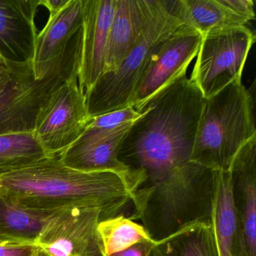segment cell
I'll return each instance as SVG.
<instances>
[{
    "label": "cell",
    "mask_w": 256,
    "mask_h": 256,
    "mask_svg": "<svg viewBox=\"0 0 256 256\" xmlns=\"http://www.w3.org/2000/svg\"><path fill=\"white\" fill-rule=\"evenodd\" d=\"M148 8L149 0H116L104 73L114 71L134 47L146 23Z\"/></svg>",
    "instance_id": "obj_16"
},
{
    "label": "cell",
    "mask_w": 256,
    "mask_h": 256,
    "mask_svg": "<svg viewBox=\"0 0 256 256\" xmlns=\"http://www.w3.org/2000/svg\"><path fill=\"white\" fill-rule=\"evenodd\" d=\"M256 136L238 151L229 167L241 256H256Z\"/></svg>",
    "instance_id": "obj_12"
},
{
    "label": "cell",
    "mask_w": 256,
    "mask_h": 256,
    "mask_svg": "<svg viewBox=\"0 0 256 256\" xmlns=\"http://www.w3.org/2000/svg\"><path fill=\"white\" fill-rule=\"evenodd\" d=\"M68 2L70 0H40V6L47 8L50 14L48 18H52L60 12Z\"/></svg>",
    "instance_id": "obj_27"
},
{
    "label": "cell",
    "mask_w": 256,
    "mask_h": 256,
    "mask_svg": "<svg viewBox=\"0 0 256 256\" xmlns=\"http://www.w3.org/2000/svg\"><path fill=\"white\" fill-rule=\"evenodd\" d=\"M97 230L104 256L124 251L138 242L154 240L142 224L124 214L101 220Z\"/></svg>",
    "instance_id": "obj_21"
},
{
    "label": "cell",
    "mask_w": 256,
    "mask_h": 256,
    "mask_svg": "<svg viewBox=\"0 0 256 256\" xmlns=\"http://www.w3.org/2000/svg\"><path fill=\"white\" fill-rule=\"evenodd\" d=\"M85 0H70L64 10L48 18L38 34L32 66L37 78L42 77L56 58L65 50L83 25Z\"/></svg>",
    "instance_id": "obj_15"
},
{
    "label": "cell",
    "mask_w": 256,
    "mask_h": 256,
    "mask_svg": "<svg viewBox=\"0 0 256 256\" xmlns=\"http://www.w3.org/2000/svg\"><path fill=\"white\" fill-rule=\"evenodd\" d=\"M148 256H220L212 222H197L154 240Z\"/></svg>",
    "instance_id": "obj_17"
},
{
    "label": "cell",
    "mask_w": 256,
    "mask_h": 256,
    "mask_svg": "<svg viewBox=\"0 0 256 256\" xmlns=\"http://www.w3.org/2000/svg\"><path fill=\"white\" fill-rule=\"evenodd\" d=\"M10 64L0 54V67H8Z\"/></svg>",
    "instance_id": "obj_30"
},
{
    "label": "cell",
    "mask_w": 256,
    "mask_h": 256,
    "mask_svg": "<svg viewBox=\"0 0 256 256\" xmlns=\"http://www.w3.org/2000/svg\"><path fill=\"white\" fill-rule=\"evenodd\" d=\"M32 256H50L46 252H44V250H42V248H38L37 247L36 250H35L34 253H32Z\"/></svg>",
    "instance_id": "obj_29"
},
{
    "label": "cell",
    "mask_w": 256,
    "mask_h": 256,
    "mask_svg": "<svg viewBox=\"0 0 256 256\" xmlns=\"http://www.w3.org/2000/svg\"><path fill=\"white\" fill-rule=\"evenodd\" d=\"M172 12L182 25L196 30L202 36L216 30L246 26L248 23L222 5L218 0L172 1Z\"/></svg>",
    "instance_id": "obj_19"
},
{
    "label": "cell",
    "mask_w": 256,
    "mask_h": 256,
    "mask_svg": "<svg viewBox=\"0 0 256 256\" xmlns=\"http://www.w3.org/2000/svg\"><path fill=\"white\" fill-rule=\"evenodd\" d=\"M116 0H85L78 82L86 92L106 70L109 32Z\"/></svg>",
    "instance_id": "obj_13"
},
{
    "label": "cell",
    "mask_w": 256,
    "mask_h": 256,
    "mask_svg": "<svg viewBox=\"0 0 256 256\" xmlns=\"http://www.w3.org/2000/svg\"><path fill=\"white\" fill-rule=\"evenodd\" d=\"M90 119L84 92L73 76L42 107L32 133L48 156H56L78 139Z\"/></svg>",
    "instance_id": "obj_8"
},
{
    "label": "cell",
    "mask_w": 256,
    "mask_h": 256,
    "mask_svg": "<svg viewBox=\"0 0 256 256\" xmlns=\"http://www.w3.org/2000/svg\"><path fill=\"white\" fill-rule=\"evenodd\" d=\"M104 256V252L103 251L98 252L95 253V254H91V256Z\"/></svg>",
    "instance_id": "obj_31"
},
{
    "label": "cell",
    "mask_w": 256,
    "mask_h": 256,
    "mask_svg": "<svg viewBox=\"0 0 256 256\" xmlns=\"http://www.w3.org/2000/svg\"><path fill=\"white\" fill-rule=\"evenodd\" d=\"M55 212L26 208L0 196V238L36 244Z\"/></svg>",
    "instance_id": "obj_20"
},
{
    "label": "cell",
    "mask_w": 256,
    "mask_h": 256,
    "mask_svg": "<svg viewBox=\"0 0 256 256\" xmlns=\"http://www.w3.org/2000/svg\"><path fill=\"white\" fill-rule=\"evenodd\" d=\"M254 136V98L236 80L205 98L190 162L228 170L240 149Z\"/></svg>",
    "instance_id": "obj_4"
},
{
    "label": "cell",
    "mask_w": 256,
    "mask_h": 256,
    "mask_svg": "<svg viewBox=\"0 0 256 256\" xmlns=\"http://www.w3.org/2000/svg\"><path fill=\"white\" fill-rule=\"evenodd\" d=\"M108 218L96 206L56 211L48 220L36 241L50 256H89L102 251L98 223Z\"/></svg>",
    "instance_id": "obj_10"
},
{
    "label": "cell",
    "mask_w": 256,
    "mask_h": 256,
    "mask_svg": "<svg viewBox=\"0 0 256 256\" xmlns=\"http://www.w3.org/2000/svg\"><path fill=\"white\" fill-rule=\"evenodd\" d=\"M0 196L26 208L58 211L96 206L108 218L130 202L126 181L114 172H82L64 166L59 156L0 176Z\"/></svg>",
    "instance_id": "obj_2"
},
{
    "label": "cell",
    "mask_w": 256,
    "mask_h": 256,
    "mask_svg": "<svg viewBox=\"0 0 256 256\" xmlns=\"http://www.w3.org/2000/svg\"><path fill=\"white\" fill-rule=\"evenodd\" d=\"M152 241H145L134 244L132 246L110 256H148Z\"/></svg>",
    "instance_id": "obj_26"
},
{
    "label": "cell",
    "mask_w": 256,
    "mask_h": 256,
    "mask_svg": "<svg viewBox=\"0 0 256 256\" xmlns=\"http://www.w3.org/2000/svg\"><path fill=\"white\" fill-rule=\"evenodd\" d=\"M10 64V62H8ZM11 72V66L8 67H0V83H2Z\"/></svg>",
    "instance_id": "obj_28"
},
{
    "label": "cell",
    "mask_w": 256,
    "mask_h": 256,
    "mask_svg": "<svg viewBox=\"0 0 256 256\" xmlns=\"http://www.w3.org/2000/svg\"><path fill=\"white\" fill-rule=\"evenodd\" d=\"M202 34L181 25L157 50L138 84L130 106L142 113L154 97L186 76L187 68L197 56Z\"/></svg>",
    "instance_id": "obj_9"
},
{
    "label": "cell",
    "mask_w": 256,
    "mask_h": 256,
    "mask_svg": "<svg viewBox=\"0 0 256 256\" xmlns=\"http://www.w3.org/2000/svg\"><path fill=\"white\" fill-rule=\"evenodd\" d=\"M37 247L35 242L0 238V256H32Z\"/></svg>",
    "instance_id": "obj_24"
},
{
    "label": "cell",
    "mask_w": 256,
    "mask_h": 256,
    "mask_svg": "<svg viewBox=\"0 0 256 256\" xmlns=\"http://www.w3.org/2000/svg\"><path fill=\"white\" fill-rule=\"evenodd\" d=\"M216 172L192 162L178 168L133 193L130 220H140L156 241L192 223L212 221Z\"/></svg>",
    "instance_id": "obj_3"
},
{
    "label": "cell",
    "mask_w": 256,
    "mask_h": 256,
    "mask_svg": "<svg viewBox=\"0 0 256 256\" xmlns=\"http://www.w3.org/2000/svg\"><path fill=\"white\" fill-rule=\"evenodd\" d=\"M256 34L246 26L222 28L204 36L190 80L204 98L241 80Z\"/></svg>",
    "instance_id": "obj_7"
},
{
    "label": "cell",
    "mask_w": 256,
    "mask_h": 256,
    "mask_svg": "<svg viewBox=\"0 0 256 256\" xmlns=\"http://www.w3.org/2000/svg\"><path fill=\"white\" fill-rule=\"evenodd\" d=\"M181 25L172 12V1L149 0L146 23L134 47L114 71L104 73L85 92L90 118L130 106L152 56Z\"/></svg>",
    "instance_id": "obj_6"
},
{
    "label": "cell",
    "mask_w": 256,
    "mask_h": 256,
    "mask_svg": "<svg viewBox=\"0 0 256 256\" xmlns=\"http://www.w3.org/2000/svg\"><path fill=\"white\" fill-rule=\"evenodd\" d=\"M82 38L80 30L40 78L32 62H8L11 72L0 83V136L34 132L42 107L62 84L78 76Z\"/></svg>",
    "instance_id": "obj_5"
},
{
    "label": "cell",
    "mask_w": 256,
    "mask_h": 256,
    "mask_svg": "<svg viewBox=\"0 0 256 256\" xmlns=\"http://www.w3.org/2000/svg\"><path fill=\"white\" fill-rule=\"evenodd\" d=\"M144 114V112L139 113L132 106H128L121 110H114L106 114L90 118L86 128L113 130L122 124L136 120Z\"/></svg>",
    "instance_id": "obj_23"
},
{
    "label": "cell",
    "mask_w": 256,
    "mask_h": 256,
    "mask_svg": "<svg viewBox=\"0 0 256 256\" xmlns=\"http://www.w3.org/2000/svg\"><path fill=\"white\" fill-rule=\"evenodd\" d=\"M138 120L113 130L86 128L59 156L61 162L70 168L88 173L114 172L122 176L128 186L130 170L118 160V154L124 138Z\"/></svg>",
    "instance_id": "obj_11"
},
{
    "label": "cell",
    "mask_w": 256,
    "mask_h": 256,
    "mask_svg": "<svg viewBox=\"0 0 256 256\" xmlns=\"http://www.w3.org/2000/svg\"><path fill=\"white\" fill-rule=\"evenodd\" d=\"M205 98L186 76L148 102L120 148L130 194L190 162Z\"/></svg>",
    "instance_id": "obj_1"
},
{
    "label": "cell",
    "mask_w": 256,
    "mask_h": 256,
    "mask_svg": "<svg viewBox=\"0 0 256 256\" xmlns=\"http://www.w3.org/2000/svg\"><path fill=\"white\" fill-rule=\"evenodd\" d=\"M222 5L247 22L254 20V4L252 0H218Z\"/></svg>",
    "instance_id": "obj_25"
},
{
    "label": "cell",
    "mask_w": 256,
    "mask_h": 256,
    "mask_svg": "<svg viewBox=\"0 0 256 256\" xmlns=\"http://www.w3.org/2000/svg\"><path fill=\"white\" fill-rule=\"evenodd\" d=\"M212 222L220 256H241L229 170L216 172Z\"/></svg>",
    "instance_id": "obj_18"
},
{
    "label": "cell",
    "mask_w": 256,
    "mask_h": 256,
    "mask_svg": "<svg viewBox=\"0 0 256 256\" xmlns=\"http://www.w3.org/2000/svg\"><path fill=\"white\" fill-rule=\"evenodd\" d=\"M47 157L34 133L0 136V176L23 168Z\"/></svg>",
    "instance_id": "obj_22"
},
{
    "label": "cell",
    "mask_w": 256,
    "mask_h": 256,
    "mask_svg": "<svg viewBox=\"0 0 256 256\" xmlns=\"http://www.w3.org/2000/svg\"><path fill=\"white\" fill-rule=\"evenodd\" d=\"M40 0H0V54L7 62H32Z\"/></svg>",
    "instance_id": "obj_14"
}]
</instances>
